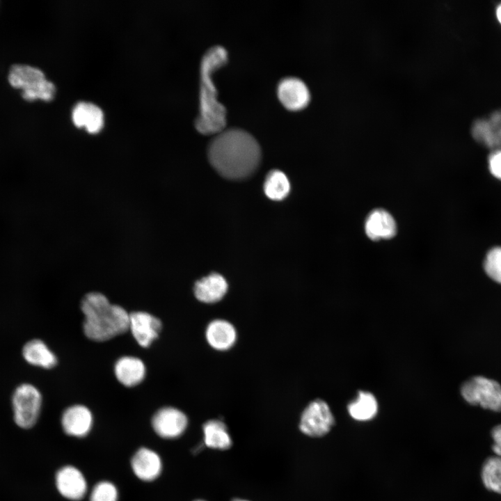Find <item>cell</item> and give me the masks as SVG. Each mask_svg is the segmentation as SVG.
Listing matches in <instances>:
<instances>
[{"label": "cell", "instance_id": "1", "mask_svg": "<svg viewBox=\"0 0 501 501\" xmlns=\"http://www.w3.org/2000/svg\"><path fill=\"white\" fill-rule=\"evenodd\" d=\"M208 159L221 176L232 180L250 177L261 161V149L256 139L241 129H229L217 134L208 146Z\"/></svg>", "mask_w": 501, "mask_h": 501}, {"label": "cell", "instance_id": "2", "mask_svg": "<svg viewBox=\"0 0 501 501\" xmlns=\"http://www.w3.org/2000/svg\"><path fill=\"white\" fill-rule=\"evenodd\" d=\"M228 61V53L221 46L210 48L204 55L200 67V113L196 120V129L203 134H218L226 125V110L217 100L212 81L214 70Z\"/></svg>", "mask_w": 501, "mask_h": 501}, {"label": "cell", "instance_id": "3", "mask_svg": "<svg viewBox=\"0 0 501 501\" xmlns=\"http://www.w3.org/2000/svg\"><path fill=\"white\" fill-rule=\"evenodd\" d=\"M81 309L85 317L84 332L90 340L106 341L129 330V314L122 307L110 303L101 293L85 295Z\"/></svg>", "mask_w": 501, "mask_h": 501}, {"label": "cell", "instance_id": "4", "mask_svg": "<svg viewBox=\"0 0 501 501\" xmlns=\"http://www.w3.org/2000/svg\"><path fill=\"white\" fill-rule=\"evenodd\" d=\"M10 84L22 90V97L28 101L40 99L51 100L55 95L54 84L47 80L43 72L26 64H14L8 72Z\"/></svg>", "mask_w": 501, "mask_h": 501}, {"label": "cell", "instance_id": "5", "mask_svg": "<svg viewBox=\"0 0 501 501\" xmlns=\"http://www.w3.org/2000/svg\"><path fill=\"white\" fill-rule=\"evenodd\" d=\"M42 406L39 390L30 383H22L12 396L14 421L23 429L32 427L37 422Z\"/></svg>", "mask_w": 501, "mask_h": 501}, {"label": "cell", "instance_id": "6", "mask_svg": "<svg viewBox=\"0 0 501 501\" xmlns=\"http://www.w3.org/2000/svg\"><path fill=\"white\" fill-rule=\"evenodd\" d=\"M461 391L464 399L472 405L501 411V385L493 379L475 376L463 383Z\"/></svg>", "mask_w": 501, "mask_h": 501}, {"label": "cell", "instance_id": "7", "mask_svg": "<svg viewBox=\"0 0 501 501\" xmlns=\"http://www.w3.org/2000/svg\"><path fill=\"white\" fill-rule=\"evenodd\" d=\"M334 423V417L327 403L317 399L303 411L299 429L306 436L321 437L328 433Z\"/></svg>", "mask_w": 501, "mask_h": 501}, {"label": "cell", "instance_id": "8", "mask_svg": "<svg viewBox=\"0 0 501 501\" xmlns=\"http://www.w3.org/2000/svg\"><path fill=\"white\" fill-rule=\"evenodd\" d=\"M152 425L156 434L166 439L180 436L188 425V418L180 409L166 406L158 410L152 417Z\"/></svg>", "mask_w": 501, "mask_h": 501}, {"label": "cell", "instance_id": "9", "mask_svg": "<svg viewBox=\"0 0 501 501\" xmlns=\"http://www.w3.org/2000/svg\"><path fill=\"white\" fill-rule=\"evenodd\" d=\"M277 95L283 106L292 111L304 109L310 100L308 88L296 77L283 79L278 85Z\"/></svg>", "mask_w": 501, "mask_h": 501}, {"label": "cell", "instance_id": "10", "mask_svg": "<svg viewBox=\"0 0 501 501\" xmlns=\"http://www.w3.org/2000/svg\"><path fill=\"white\" fill-rule=\"evenodd\" d=\"M159 319L146 312H134L129 314V330L137 343L142 347L150 346L161 330Z\"/></svg>", "mask_w": 501, "mask_h": 501}, {"label": "cell", "instance_id": "11", "mask_svg": "<svg viewBox=\"0 0 501 501\" xmlns=\"http://www.w3.org/2000/svg\"><path fill=\"white\" fill-rule=\"evenodd\" d=\"M56 485L61 495L70 500H80L87 492V482L84 475L72 466L58 470L56 475Z\"/></svg>", "mask_w": 501, "mask_h": 501}, {"label": "cell", "instance_id": "12", "mask_svg": "<svg viewBox=\"0 0 501 501\" xmlns=\"http://www.w3.org/2000/svg\"><path fill=\"white\" fill-rule=\"evenodd\" d=\"M93 415L84 405H73L66 408L61 417V424L65 433L74 437H84L93 426Z\"/></svg>", "mask_w": 501, "mask_h": 501}, {"label": "cell", "instance_id": "13", "mask_svg": "<svg viewBox=\"0 0 501 501\" xmlns=\"http://www.w3.org/2000/svg\"><path fill=\"white\" fill-rule=\"evenodd\" d=\"M205 335L209 346L218 351H228L237 340V332L234 326L223 319L211 321L206 327Z\"/></svg>", "mask_w": 501, "mask_h": 501}, {"label": "cell", "instance_id": "14", "mask_svg": "<svg viewBox=\"0 0 501 501\" xmlns=\"http://www.w3.org/2000/svg\"><path fill=\"white\" fill-rule=\"evenodd\" d=\"M228 289L225 278L221 274L212 273L196 282L193 287L197 300L205 304H213L221 301Z\"/></svg>", "mask_w": 501, "mask_h": 501}, {"label": "cell", "instance_id": "15", "mask_svg": "<svg viewBox=\"0 0 501 501\" xmlns=\"http://www.w3.org/2000/svg\"><path fill=\"white\" fill-rule=\"evenodd\" d=\"M131 466L135 475L145 482L154 480L162 470L159 455L147 447H141L136 451L132 459Z\"/></svg>", "mask_w": 501, "mask_h": 501}, {"label": "cell", "instance_id": "16", "mask_svg": "<svg viewBox=\"0 0 501 501\" xmlns=\"http://www.w3.org/2000/svg\"><path fill=\"white\" fill-rule=\"evenodd\" d=\"M365 231L372 240L392 238L397 232L396 222L392 216L383 209L371 212L365 223Z\"/></svg>", "mask_w": 501, "mask_h": 501}, {"label": "cell", "instance_id": "17", "mask_svg": "<svg viewBox=\"0 0 501 501\" xmlns=\"http://www.w3.org/2000/svg\"><path fill=\"white\" fill-rule=\"evenodd\" d=\"M114 374L121 384L126 387H133L144 379L146 368L140 358L125 356L116 362Z\"/></svg>", "mask_w": 501, "mask_h": 501}, {"label": "cell", "instance_id": "18", "mask_svg": "<svg viewBox=\"0 0 501 501\" xmlns=\"http://www.w3.org/2000/svg\"><path fill=\"white\" fill-rule=\"evenodd\" d=\"M72 119L78 127H84L91 134L98 133L104 125V113L97 105L86 102L77 103L72 109Z\"/></svg>", "mask_w": 501, "mask_h": 501}, {"label": "cell", "instance_id": "19", "mask_svg": "<svg viewBox=\"0 0 501 501\" xmlns=\"http://www.w3.org/2000/svg\"><path fill=\"white\" fill-rule=\"evenodd\" d=\"M22 356L28 363L45 369L52 368L57 364L56 355L39 339L27 342L22 348Z\"/></svg>", "mask_w": 501, "mask_h": 501}, {"label": "cell", "instance_id": "20", "mask_svg": "<svg viewBox=\"0 0 501 501\" xmlns=\"http://www.w3.org/2000/svg\"><path fill=\"white\" fill-rule=\"evenodd\" d=\"M204 444L207 447L220 450L229 449L232 438L225 423L220 420H209L202 426Z\"/></svg>", "mask_w": 501, "mask_h": 501}, {"label": "cell", "instance_id": "21", "mask_svg": "<svg viewBox=\"0 0 501 501\" xmlns=\"http://www.w3.org/2000/svg\"><path fill=\"white\" fill-rule=\"evenodd\" d=\"M347 408L349 413L354 420L367 421L376 415L378 404L372 393L360 391L357 399L350 403Z\"/></svg>", "mask_w": 501, "mask_h": 501}, {"label": "cell", "instance_id": "22", "mask_svg": "<svg viewBox=\"0 0 501 501\" xmlns=\"http://www.w3.org/2000/svg\"><path fill=\"white\" fill-rule=\"evenodd\" d=\"M289 189V182L284 173L273 170L268 173L264 184V191L269 198L273 200H283L288 195Z\"/></svg>", "mask_w": 501, "mask_h": 501}, {"label": "cell", "instance_id": "23", "mask_svg": "<svg viewBox=\"0 0 501 501\" xmlns=\"http://www.w3.org/2000/svg\"><path fill=\"white\" fill-rule=\"evenodd\" d=\"M482 479L488 490L501 494V457L494 456L484 461Z\"/></svg>", "mask_w": 501, "mask_h": 501}, {"label": "cell", "instance_id": "24", "mask_svg": "<svg viewBox=\"0 0 501 501\" xmlns=\"http://www.w3.org/2000/svg\"><path fill=\"white\" fill-rule=\"evenodd\" d=\"M484 269L490 278L501 284V246H494L487 252Z\"/></svg>", "mask_w": 501, "mask_h": 501}, {"label": "cell", "instance_id": "25", "mask_svg": "<svg viewBox=\"0 0 501 501\" xmlns=\"http://www.w3.org/2000/svg\"><path fill=\"white\" fill-rule=\"evenodd\" d=\"M118 492L116 486L108 481L96 484L92 489L90 501H118Z\"/></svg>", "mask_w": 501, "mask_h": 501}, {"label": "cell", "instance_id": "26", "mask_svg": "<svg viewBox=\"0 0 501 501\" xmlns=\"http://www.w3.org/2000/svg\"><path fill=\"white\" fill-rule=\"evenodd\" d=\"M488 168L494 177L501 180V150L491 154L488 159Z\"/></svg>", "mask_w": 501, "mask_h": 501}, {"label": "cell", "instance_id": "27", "mask_svg": "<svg viewBox=\"0 0 501 501\" xmlns=\"http://www.w3.org/2000/svg\"><path fill=\"white\" fill-rule=\"evenodd\" d=\"M493 440L492 449L495 456L501 457V424L497 425L491 431Z\"/></svg>", "mask_w": 501, "mask_h": 501}, {"label": "cell", "instance_id": "28", "mask_svg": "<svg viewBox=\"0 0 501 501\" xmlns=\"http://www.w3.org/2000/svg\"><path fill=\"white\" fill-rule=\"evenodd\" d=\"M496 15H497L498 19L499 20V22L501 24V5H500L499 7L498 8Z\"/></svg>", "mask_w": 501, "mask_h": 501}, {"label": "cell", "instance_id": "29", "mask_svg": "<svg viewBox=\"0 0 501 501\" xmlns=\"http://www.w3.org/2000/svg\"><path fill=\"white\" fill-rule=\"evenodd\" d=\"M232 501H248V500L240 499V498H234Z\"/></svg>", "mask_w": 501, "mask_h": 501}, {"label": "cell", "instance_id": "30", "mask_svg": "<svg viewBox=\"0 0 501 501\" xmlns=\"http://www.w3.org/2000/svg\"><path fill=\"white\" fill-rule=\"evenodd\" d=\"M195 501H205V500H195Z\"/></svg>", "mask_w": 501, "mask_h": 501}]
</instances>
